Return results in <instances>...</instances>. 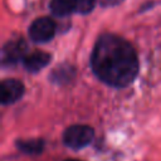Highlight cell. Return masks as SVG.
<instances>
[{
	"label": "cell",
	"mask_w": 161,
	"mask_h": 161,
	"mask_svg": "<svg viewBox=\"0 0 161 161\" xmlns=\"http://www.w3.org/2000/svg\"><path fill=\"white\" fill-rule=\"evenodd\" d=\"M49 9L55 16H68L77 11V0H50Z\"/></svg>",
	"instance_id": "obj_7"
},
{
	"label": "cell",
	"mask_w": 161,
	"mask_h": 161,
	"mask_svg": "<svg viewBox=\"0 0 161 161\" xmlns=\"http://www.w3.org/2000/svg\"><path fill=\"white\" fill-rule=\"evenodd\" d=\"M55 21L49 16L35 19L29 26V36L35 43H47L55 35Z\"/></svg>",
	"instance_id": "obj_3"
},
{
	"label": "cell",
	"mask_w": 161,
	"mask_h": 161,
	"mask_svg": "<svg viewBox=\"0 0 161 161\" xmlns=\"http://www.w3.org/2000/svg\"><path fill=\"white\" fill-rule=\"evenodd\" d=\"M123 0H98V3L104 6V8H109V6H116L118 4H121Z\"/></svg>",
	"instance_id": "obj_11"
},
{
	"label": "cell",
	"mask_w": 161,
	"mask_h": 161,
	"mask_svg": "<svg viewBox=\"0 0 161 161\" xmlns=\"http://www.w3.org/2000/svg\"><path fill=\"white\" fill-rule=\"evenodd\" d=\"M96 0H77V13L88 14L93 10Z\"/></svg>",
	"instance_id": "obj_10"
},
{
	"label": "cell",
	"mask_w": 161,
	"mask_h": 161,
	"mask_svg": "<svg viewBox=\"0 0 161 161\" xmlns=\"http://www.w3.org/2000/svg\"><path fill=\"white\" fill-rule=\"evenodd\" d=\"M26 50V44L24 39H16V40H9L1 50V62L4 65H13L18 63L19 60H23Z\"/></svg>",
	"instance_id": "obj_5"
},
{
	"label": "cell",
	"mask_w": 161,
	"mask_h": 161,
	"mask_svg": "<svg viewBox=\"0 0 161 161\" xmlns=\"http://www.w3.org/2000/svg\"><path fill=\"white\" fill-rule=\"evenodd\" d=\"M91 65L98 79L116 88L131 84L138 72V59L132 45L111 33L102 34L97 39Z\"/></svg>",
	"instance_id": "obj_1"
},
{
	"label": "cell",
	"mask_w": 161,
	"mask_h": 161,
	"mask_svg": "<svg viewBox=\"0 0 161 161\" xmlns=\"http://www.w3.org/2000/svg\"><path fill=\"white\" fill-rule=\"evenodd\" d=\"M65 161H80V160H75V158H69V160H65Z\"/></svg>",
	"instance_id": "obj_12"
},
{
	"label": "cell",
	"mask_w": 161,
	"mask_h": 161,
	"mask_svg": "<svg viewBox=\"0 0 161 161\" xmlns=\"http://www.w3.org/2000/svg\"><path fill=\"white\" fill-rule=\"evenodd\" d=\"M16 146L20 151L28 155H38L44 148V141L40 138H33V140H21L16 142Z\"/></svg>",
	"instance_id": "obj_9"
},
{
	"label": "cell",
	"mask_w": 161,
	"mask_h": 161,
	"mask_svg": "<svg viewBox=\"0 0 161 161\" xmlns=\"http://www.w3.org/2000/svg\"><path fill=\"white\" fill-rule=\"evenodd\" d=\"M73 75H74V68L69 64H62L53 70L49 78L52 79V82L63 84V83H68L73 78Z\"/></svg>",
	"instance_id": "obj_8"
},
{
	"label": "cell",
	"mask_w": 161,
	"mask_h": 161,
	"mask_svg": "<svg viewBox=\"0 0 161 161\" xmlns=\"http://www.w3.org/2000/svg\"><path fill=\"white\" fill-rule=\"evenodd\" d=\"M24 94V84L15 79L8 78L1 82L0 86V102L1 104H11L19 101Z\"/></svg>",
	"instance_id": "obj_4"
},
{
	"label": "cell",
	"mask_w": 161,
	"mask_h": 161,
	"mask_svg": "<svg viewBox=\"0 0 161 161\" xmlns=\"http://www.w3.org/2000/svg\"><path fill=\"white\" fill-rule=\"evenodd\" d=\"M94 136V131L88 125H73L69 126L63 133V142L67 147L73 150H80L87 147Z\"/></svg>",
	"instance_id": "obj_2"
},
{
	"label": "cell",
	"mask_w": 161,
	"mask_h": 161,
	"mask_svg": "<svg viewBox=\"0 0 161 161\" xmlns=\"http://www.w3.org/2000/svg\"><path fill=\"white\" fill-rule=\"evenodd\" d=\"M21 62H23L24 68L28 72L36 73L49 64L50 54L47 52H43V50H34L33 53L26 54Z\"/></svg>",
	"instance_id": "obj_6"
}]
</instances>
